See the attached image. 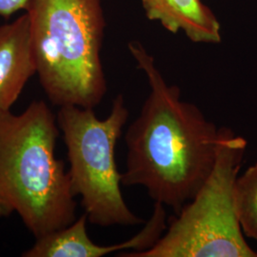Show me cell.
Returning a JSON list of instances; mask_svg holds the SVG:
<instances>
[{
  "label": "cell",
  "instance_id": "6da1fadb",
  "mask_svg": "<svg viewBox=\"0 0 257 257\" xmlns=\"http://www.w3.org/2000/svg\"><path fill=\"white\" fill-rule=\"evenodd\" d=\"M128 50L147 75L151 92L125 135L121 183L144 187L155 203L177 214L211 175L219 128L197 106L181 99L179 88L166 82L139 42H131Z\"/></svg>",
  "mask_w": 257,
  "mask_h": 257
},
{
  "label": "cell",
  "instance_id": "7a4b0ae2",
  "mask_svg": "<svg viewBox=\"0 0 257 257\" xmlns=\"http://www.w3.org/2000/svg\"><path fill=\"white\" fill-rule=\"evenodd\" d=\"M59 132L43 100L0 113V218L17 212L36 239L76 219L70 176L55 157Z\"/></svg>",
  "mask_w": 257,
  "mask_h": 257
},
{
  "label": "cell",
  "instance_id": "3957f363",
  "mask_svg": "<svg viewBox=\"0 0 257 257\" xmlns=\"http://www.w3.org/2000/svg\"><path fill=\"white\" fill-rule=\"evenodd\" d=\"M37 74L55 106L94 109L107 92L102 0H28Z\"/></svg>",
  "mask_w": 257,
  "mask_h": 257
},
{
  "label": "cell",
  "instance_id": "277c9868",
  "mask_svg": "<svg viewBox=\"0 0 257 257\" xmlns=\"http://www.w3.org/2000/svg\"><path fill=\"white\" fill-rule=\"evenodd\" d=\"M247 141L229 128H219L211 175L183 209L171 219L156 244L123 257H257L239 224L234 185Z\"/></svg>",
  "mask_w": 257,
  "mask_h": 257
},
{
  "label": "cell",
  "instance_id": "5b68a950",
  "mask_svg": "<svg viewBox=\"0 0 257 257\" xmlns=\"http://www.w3.org/2000/svg\"><path fill=\"white\" fill-rule=\"evenodd\" d=\"M56 118L67 148L72 192L81 197L88 221L101 227L141 224L123 198L115 161L116 143L128 118L124 96L113 99L105 119H98L92 108L72 105L59 107Z\"/></svg>",
  "mask_w": 257,
  "mask_h": 257
},
{
  "label": "cell",
  "instance_id": "8992f818",
  "mask_svg": "<svg viewBox=\"0 0 257 257\" xmlns=\"http://www.w3.org/2000/svg\"><path fill=\"white\" fill-rule=\"evenodd\" d=\"M165 206L155 203L152 216L137 235L127 241L100 246L93 243L87 232V214L84 213L63 229L37 238L31 248L22 253L24 257H102L112 252L127 250L142 251L153 247L167 229Z\"/></svg>",
  "mask_w": 257,
  "mask_h": 257
},
{
  "label": "cell",
  "instance_id": "52a82bcc",
  "mask_svg": "<svg viewBox=\"0 0 257 257\" xmlns=\"http://www.w3.org/2000/svg\"><path fill=\"white\" fill-rule=\"evenodd\" d=\"M37 74L27 14L0 26V113L11 110Z\"/></svg>",
  "mask_w": 257,
  "mask_h": 257
},
{
  "label": "cell",
  "instance_id": "ba28073f",
  "mask_svg": "<svg viewBox=\"0 0 257 257\" xmlns=\"http://www.w3.org/2000/svg\"><path fill=\"white\" fill-rule=\"evenodd\" d=\"M146 16L171 33L183 31L196 43H218L220 25L201 0H141Z\"/></svg>",
  "mask_w": 257,
  "mask_h": 257
},
{
  "label": "cell",
  "instance_id": "9c48e42d",
  "mask_svg": "<svg viewBox=\"0 0 257 257\" xmlns=\"http://www.w3.org/2000/svg\"><path fill=\"white\" fill-rule=\"evenodd\" d=\"M234 204L244 235L257 241V163L237 177Z\"/></svg>",
  "mask_w": 257,
  "mask_h": 257
},
{
  "label": "cell",
  "instance_id": "30bf717a",
  "mask_svg": "<svg viewBox=\"0 0 257 257\" xmlns=\"http://www.w3.org/2000/svg\"><path fill=\"white\" fill-rule=\"evenodd\" d=\"M28 0H0V16L9 18L13 14L25 9Z\"/></svg>",
  "mask_w": 257,
  "mask_h": 257
}]
</instances>
